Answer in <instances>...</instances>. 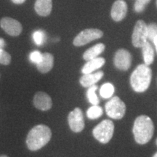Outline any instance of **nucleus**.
<instances>
[{"mask_svg": "<svg viewBox=\"0 0 157 157\" xmlns=\"http://www.w3.org/2000/svg\"><path fill=\"white\" fill-rule=\"evenodd\" d=\"M132 132L138 144L144 145L148 143L154 132V125L151 119L146 115L137 117L133 125Z\"/></svg>", "mask_w": 157, "mask_h": 157, "instance_id": "obj_1", "label": "nucleus"}, {"mask_svg": "<svg viewBox=\"0 0 157 157\" xmlns=\"http://www.w3.org/2000/svg\"><path fill=\"white\" fill-rule=\"evenodd\" d=\"M52 137V132L48 126L39 124L30 130L27 135L26 144L29 150L37 151L48 144Z\"/></svg>", "mask_w": 157, "mask_h": 157, "instance_id": "obj_2", "label": "nucleus"}, {"mask_svg": "<svg viewBox=\"0 0 157 157\" xmlns=\"http://www.w3.org/2000/svg\"><path fill=\"white\" fill-rule=\"evenodd\" d=\"M152 71L146 64H140L130 76V84L136 93H143L148 89L151 82Z\"/></svg>", "mask_w": 157, "mask_h": 157, "instance_id": "obj_3", "label": "nucleus"}, {"mask_svg": "<svg viewBox=\"0 0 157 157\" xmlns=\"http://www.w3.org/2000/svg\"><path fill=\"white\" fill-rule=\"evenodd\" d=\"M114 132V124L112 121L105 119L98 124L93 130V135L100 143H108L112 138Z\"/></svg>", "mask_w": 157, "mask_h": 157, "instance_id": "obj_4", "label": "nucleus"}, {"mask_svg": "<svg viewBox=\"0 0 157 157\" xmlns=\"http://www.w3.org/2000/svg\"><path fill=\"white\" fill-rule=\"evenodd\" d=\"M106 114L113 119H121L126 113V105L117 96L111 98L105 105Z\"/></svg>", "mask_w": 157, "mask_h": 157, "instance_id": "obj_5", "label": "nucleus"}, {"mask_svg": "<svg viewBox=\"0 0 157 157\" xmlns=\"http://www.w3.org/2000/svg\"><path fill=\"white\" fill-rule=\"evenodd\" d=\"M103 33L96 29H88L81 31L74 39V45L76 47L83 46L92 41L100 39L103 36Z\"/></svg>", "mask_w": 157, "mask_h": 157, "instance_id": "obj_6", "label": "nucleus"}, {"mask_svg": "<svg viewBox=\"0 0 157 157\" xmlns=\"http://www.w3.org/2000/svg\"><path fill=\"white\" fill-rule=\"evenodd\" d=\"M146 23L143 21H138L135 24L132 36V44L135 48H142L148 42V29Z\"/></svg>", "mask_w": 157, "mask_h": 157, "instance_id": "obj_7", "label": "nucleus"}, {"mask_svg": "<svg viewBox=\"0 0 157 157\" xmlns=\"http://www.w3.org/2000/svg\"><path fill=\"white\" fill-rule=\"evenodd\" d=\"M68 124L71 129L74 132H80L84 128L83 113L79 108H76L71 111L68 117Z\"/></svg>", "mask_w": 157, "mask_h": 157, "instance_id": "obj_8", "label": "nucleus"}, {"mask_svg": "<svg viewBox=\"0 0 157 157\" xmlns=\"http://www.w3.org/2000/svg\"><path fill=\"white\" fill-rule=\"evenodd\" d=\"M114 66L121 71H127L132 64V56L128 51L124 49L119 50L116 52L113 58Z\"/></svg>", "mask_w": 157, "mask_h": 157, "instance_id": "obj_9", "label": "nucleus"}, {"mask_svg": "<svg viewBox=\"0 0 157 157\" xmlns=\"http://www.w3.org/2000/svg\"><path fill=\"white\" fill-rule=\"evenodd\" d=\"M0 25L7 34L13 36H17L21 34L23 29L19 21L9 17H3L0 21Z\"/></svg>", "mask_w": 157, "mask_h": 157, "instance_id": "obj_10", "label": "nucleus"}, {"mask_svg": "<svg viewBox=\"0 0 157 157\" xmlns=\"http://www.w3.org/2000/svg\"><path fill=\"white\" fill-rule=\"evenodd\" d=\"M34 105L41 111H48L52 105V99L47 93L39 92L34 95Z\"/></svg>", "mask_w": 157, "mask_h": 157, "instance_id": "obj_11", "label": "nucleus"}, {"mask_svg": "<svg viewBox=\"0 0 157 157\" xmlns=\"http://www.w3.org/2000/svg\"><path fill=\"white\" fill-rule=\"evenodd\" d=\"M127 6L123 0H117L113 3L111 9V17L113 21H121L127 15Z\"/></svg>", "mask_w": 157, "mask_h": 157, "instance_id": "obj_12", "label": "nucleus"}, {"mask_svg": "<svg viewBox=\"0 0 157 157\" xmlns=\"http://www.w3.org/2000/svg\"><path fill=\"white\" fill-rule=\"evenodd\" d=\"M103 75L104 74L102 71H99L96 72V73L84 74L80 78L79 82L82 87L88 88L95 84L98 82H99L103 77Z\"/></svg>", "mask_w": 157, "mask_h": 157, "instance_id": "obj_13", "label": "nucleus"}, {"mask_svg": "<svg viewBox=\"0 0 157 157\" xmlns=\"http://www.w3.org/2000/svg\"><path fill=\"white\" fill-rule=\"evenodd\" d=\"M105 59L101 57H98L92 60H87V62L82 68V73L83 74L93 73V71L101 68L105 64Z\"/></svg>", "mask_w": 157, "mask_h": 157, "instance_id": "obj_14", "label": "nucleus"}, {"mask_svg": "<svg viewBox=\"0 0 157 157\" xmlns=\"http://www.w3.org/2000/svg\"><path fill=\"white\" fill-rule=\"evenodd\" d=\"M54 64V58L52 55L48 52L43 54L42 60L36 64L37 69L42 74H46L52 69Z\"/></svg>", "mask_w": 157, "mask_h": 157, "instance_id": "obj_15", "label": "nucleus"}, {"mask_svg": "<svg viewBox=\"0 0 157 157\" xmlns=\"http://www.w3.org/2000/svg\"><path fill=\"white\" fill-rule=\"evenodd\" d=\"M35 10L40 16H48L52 9V0H36L34 5Z\"/></svg>", "mask_w": 157, "mask_h": 157, "instance_id": "obj_16", "label": "nucleus"}, {"mask_svg": "<svg viewBox=\"0 0 157 157\" xmlns=\"http://www.w3.org/2000/svg\"><path fill=\"white\" fill-rule=\"evenodd\" d=\"M105 45L102 44V43H99V44L94 45L93 47H92V48L88 49L87 51H85V52L83 55V58L87 61V60L98 58L105 50Z\"/></svg>", "mask_w": 157, "mask_h": 157, "instance_id": "obj_17", "label": "nucleus"}, {"mask_svg": "<svg viewBox=\"0 0 157 157\" xmlns=\"http://www.w3.org/2000/svg\"><path fill=\"white\" fill-rule=\"evenodd\" d=\"M141 48H142L143 60H144L145 64L147 66H150L154 60V51L151 44L148 42H146Z\"/></svg>", "mask_w": 157, "mask_h": 157, "instance_id": "obj_18", "label": "nucleus"}, {"mask_svg": "<svg viewBox=\"0 0 157 157\" xmlns=\"http://www.w3.org/2000/svg\"><path fill=\"white\" fill-rule=\"evenodd\" d=\"M115 92V88L111 83H105L101 86L100 89V95L103 98L109 99L112 97Z\"/></svg>", "mask_w": 157, "mask_h": 157, "instance_id": "obj_19", "label": "nucleus"}, {"mask_svg": "<svg viewBox=\"0 0 157 157\" xmlns=\"http://www.w3.org/2000/svg\"><path fill=\"white\" fill-rule=\"evenodd\" d=\"M98 90V86L94 84L91 87H88L87 91V98L88 101L92 105H98L100 103V100L96 95V90Z\"/></svg>", "mask_w": 157, "mask_h": 157, "instance_id": "obj_20", "label": "nucleus"}, {"mask_svg": "<svg viewBox=\"0 0 157 157\" xmlns=\"http://www.w3.org/2000/svg\"><path fill=\"white\" fill-rule=\"evenodd\" d=\"M103 113V110L98 105H93L87 111V116L90 119H96L101 117Z\"/></svg>", "mask_w": 157, "mask_h": 157, "instance_id": "obj_21", "label": "nucleus"}, {"mask_svg": "<svg viewBox=\"0 0 157 157\" xmlns=\"http://www.w3.org/2000/svg\"><path fill=\"white\" fill-rule=\"evenodd\" d=\"M33 39H34L35 44L38 45V46H41V45L44 44V43L46 42V34L42 30L35 31L33 33Z\"/></svg>", "mask_w": 157, "mask_h": 157, "instance_id": "obj_22", "label": "nucleus"}, {"mask_svg": "<svg viewBox=\"0 0 157 157\" xmlns=\"http://www.w3.org/2000/svg\"><path fill=\"white\" fill-rule=\"evenodd\" d=\"M147 29H148V39L153 41L155 36H157V24L151 23L147 26Z\"/></svg>", "mask_w": 157, "mask_h": 157, "instance_id": "obj_23", "label": "nucleus"}, {"mask_svg": "<svg viewBox=\"0 0 157 157\" xmlns=\"http://www.w3.org/2000/svg\"><path fill=\"white\" fill-rule=\"evenodd\" d=\"M11 61V56L3 49H0V63L2 65H8Z\"/></svg>", "mask_w": 157, "mask_h": 157, "instance_id": "obj_24", "label": "nucleus"}, {"mask_svg": "<svg viewBox=\"0 0 157 157\" xmlns=\"http://www.w3.org/2000/svg\"><path fill=\"white\" fill-rule=\"evenodd\" d=\"M151 0H136L135 3V10L137 13H141L145 9L146 6L150 2Z\"/></svg>", "mask_w": 157, "mask_h": 157, "instance_id": "obj_25", "label": "nucleus"}, {"mask_svg": "<svg viewBox=\"0 0 157 157\" xmlns=\"http://www.w3.org/2000/svg\"><path fill=\"white\" fill-rule=\"evenodd\" d=\"M43 54L41 53L39 51H33L32 52H31L29 55V59H30L31 62H32L33 63L38 64L39 62L42 60Z\"/></svg>", "mask_w": 157, "mask_h": 157, "instance_id": "obj_26", "label": "nucleus"}, {"mask_svg": "<svg viewBox=\"0 0 157 157\" xmlns=\"http://www.w3.org/2000/svg\"><path fill=\"white\" fill-rule=\"evenodd\" d=\"M5 45H6L5 41L3 39L0 38V49H3L5 47Z\"/></svg>", "mask_w": 157, "mask_h": 157, "instance_id": "obj_27", "label": "nucleus"}, {"mask_svg": "<svg viewBox=\"0 0 157 157\" xmlns=\"http://www.w3.org/2000/svg\"><path fill=\"white\" fill-rule=\"evenodd\" d=\"M13 3L17 4V5H21V4H23L25 2V0H12Z\"/></svg>", "mask_w": 157, "mask_h": 157, "instance_id": "obj_28", "label": "nucleus"}, {"mask_svg": "<svg viewBox=\"0 0 157 157\" xmlns=\"http://www.w3.org/2000/svg\"><path fill=\"white\" fill-rule=\"evenodd\" d=\"M152 42H154V46H155V48H156V52H157V36H155V38H154V39H153Z\"/></svg>", "mask_w": 157, "mask_h": 157, "instance_id": "obj_29", "label": "nucleus"}, {"mask_svg": "<svg viewBox=\"0 0 157 157\" xmlns=\"http://www.w3.org/2000/svg\"><path fill=\"white\" fill-rule=\"evenodd\" d=\"M153 157H157V152L154 155V156H153Z\"/></svg>", "mask_w": 157, "mask_h": 157, "instance_id": "obj_30", "label": "nucleus"}, {"mask_svg": "<svg viewBox=\"0 0 157 157\" xmlns=\"http://www.w3.org/2000/svg\"><path fill=\"white\" fill-rule=\"evenodd\" d=\"M0 157H8V156H5V155H2V156H1Z\"/></svg>", "mask_w": 157, "mask_h": 157, "instance_id": "obj_31", "label": "nucleus"}, {"mask_svg": "<svg viewBox=\"0 0 157 157\" xmlns=\"http://www.w3.org/2000/svg\"><path fill=\"white\" fill-rule=\"evenodd\" d=\"M156 144H157V140H156Z\"/></svg>", "mask_w": 157, "mask_h": 157, "instance_id": "obj_32", "label": "nucleus"}, {"mask_svg": "<svg viewBox=\"0 0 157 157\" xmlns=\"http://www.w3.org/2000/svg\"><path fill=\"white\" fill-rule=\"evenodd\" d=\"M156 5H157V1H156Z\"/></svg>", "mask_w": 157, "mask_h": 157, "instance_id": "obj_33", "label": "nucleus"}]
</instances>
